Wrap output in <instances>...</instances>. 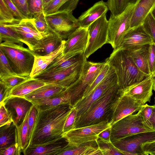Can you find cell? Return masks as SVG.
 <instances>
[{"label":"cell","mask_w":155,"mask_h":155,"mask_svg":"<svg viewBox=\"0 0 155 155\" xmlns=\"http://www.w3.org/2000/svg\"><path fill=\"white\" fill-rule=\"evenodd\" d=\"M72 107L59 105L43 110H38L28 145L41 143L62 137L66 121Z\"/></svg>","instance_id":"cell-1"},{"label":"cell","mask_w":155,"mask_h":155,"mask_svg":"<svg viewBox=\"0 0 155 155\" xmlns=\"http://www.w3.org/2000/svg\"><path fill=\"white\" fill-rule=\"evenodd\" d=\"M105 61L114 70L119 90L135 84L149 76L137 68L127 50H114Z\"/></svg>","instance_id":"cell-2"},{"label":"cell","mask_w":155,"mask_h":155,"mask_svg":"<svg viewBox=\"0 0 155 155\" xmlns=\"http://www.w3.org/2000/svg\"><path fill=\"white\" fill-rule=\"evenodd\" d=\"M117 83L93 103L88 110L75 120L74 128L108 121L112 104L120 95Z\"/></svg>","instance_id":"cell-3"},{"label":"cell","mask_w":155,"mask_h":155,"mask_svg":"<svg viewBox=\"0 0 155 155\" xmlns=\"http://www.w3.org/2000/svg\"><path fill=\"white\" fill-rule=\"evenodd\" d=\"M2 49L14 72L24 77L30 76L35 60L34 54L28 48L6 41L0 43Z\"/></svg>","instance_id":"cell-4"},{"label":"cell","mask_w":155,"mask_h":155,"mask_svg":"<svg viewBox=\"0 0 155 155\" xmlns=\"http://www.w3.org/2000/svg\"><path fill=\"white\" fill-rule=\"evenodd\" d=\"M135 3L129 4L120 14H110L108 20L109 28L106 43L110 44L114 50L118 48L123 38L130 29L132 17Z\"/></svg>","instance_id":"cell-5"},{"label":"cell","mask_w":155,"mask_h":155,"mask_svg":"<svg viewBox=\"0 0 155 155\" xmlns=\"http://www.w3.org/2000/svg\"><path fill=\"white\" fill-rule=\"evenodd\" d=\"M105 63V61L96 63L85 60L79 78L66 88L70 95L71 106L82 98L86 89L96 78Z\"/></svg>","instance_id":"cell-6"},{"label":"cell","mask_w":155,"mask_h":155,"mask_svg":"<svg viewBox=\"0 0 155 155\" xmlns=\"http://www.w3.org/2000/svg\"><path fill=\"white\" fill-rule=\"evenodd\" d=\"M85 59L68 68L57 71L42 72L34 77L46 83H53L66 88L76 81L81 73Z\"/></svg>","instance_id":"cell-7"},{"label":"cell","mask_w":155,"mask_h":155,"mask_svg":"<svg viewBox=\"0 0 155 155\" xmlns=\"http://www.w3.org/2000/svg\"><path fill=\"white\" fill-rule=\"evenodd\" d=\"M152 130L144 125L137 112L124 117L111 126L110 140L113 142L138 133Z\"/></svg>","instance_id":"cell-8"},{"label":"cell","mask_w":155,"mask_h":155,"mask_svg":"<svg viewBox=\"0 0 155 155\" xmlns=\"http://www.w3.org/2000/svg\"><path fill=\"white\" fill-rule=\"evenodd\" d=\"M110 127L107 121H104L97 124L74 128L64 133L62 137L65 139L68 144L77 146L96 141L101 132Z\"/></svg>","instance_id":"cell-9"},{"label":"cell","mask_w":155,"mask_h":155,"mask_svg":"<svg viewBox=\"0 0 155 155\" xmlns=\"http://www.w3.org/2000/svg\"><path fill=\"white\" fill-rule=\"evenodd\" d=\"M50 29L60 35L63 39L67 38L80 26L72 12L58 11L45 15Z\"/></svg>","instance_id":"cell-10"},{"label":"cell","mask_w":155,"mask_h":155,"mask_svg":"<svg viewBox=\"0 0 155 155\" xmlns=\"http://www.w3.org/2000/svg\"><path fill=\"white\" fill-rule=\"evenodd\" d=\"M108 20L106 14L93 22L88 27L89 39L84 53L87 58L106 43L108 31Z\"/></svg>","instance_id":"cell-11"},{"label":"cell","mask_w":155,"mask_h":155,"mask_svg":"<svg viewBox=\"0 0 155 155\" xmlns=\"http://www.w3.org/2000/svg\"><path fill=\"white\" fill-rule=\"evenodd\" d=\"M117 83L116 73L114 69L110 67L107 75L91 93L81 98L73 106L77 110L76 119L84 114L93 103Z\"/></svg>","instance_id":"cell-12"},{"label":"cell","mask_w":155,"mask_h":155,"mask_svg":"<svg viewBox=\"0 0 155 155\" xmlns=\"http://www.w3.org/2000/svg\"><path fill=\"white\" fill-rule=\"evenodd\" d=\"M155 141V130L138 133L112 142L124 155H144L141 149L143 143Z\"/></svg>","instance_id":"cell-13"},{"label":"cell","mask_w":155,"mask_h":155,"mask_svg":"<svg viewBox=\"0 0 155 155\" xmlns=\"http://www.w3.org/2000/svg\"><path fill=\"white\" fill-rule=\"evenodd\" d=\"M143 105L130 96L120 94L111 105L108 121L111 126L124 117L138 111Z\"/></svg>","instance_id":"cell-14"},{"label":"cell","mask_w":155,"mask_h":155,"mask_svg":"<svg viewBox=\"0 0 155 155\" xmlns=\"http://www.w3.org/2000/svg\"><path fill=\"white\" fill-rule=\"evenodd\" d=\"M2 104L4 105L16 127L21 123L33 105L24 97L12 96L7 97Z\"/></svg>","instance_id":"cell-15"},{"label":"cell","mask_w":155,"mask_h":155,"mask_svg":"<svg viewBox=\"0 0 155 155\" xmlns=\"http://www.w3.org/2000/svg\"><path fill=\"white\" fill-rule=\"evenodd\" d=\"M154 77L150 75L130 86L119 90V94L130 96L143 105L150 102L153 95Z\"/></svg>","instance_id":"cell-16"},{"label":"cell","mask_w":155,"mask_h":155,"mask_svg":"<svg viewBox=\"0 0 155 155\" xmlns=\"http://www.w3.org/2000/svg\"><path fill=\"white\" fill-rule=\"evenodd\" d=\"M88 39V27L79 26L65 40L63 53H84Z\"/></svg>","instance_id":"cell-17"},{"label":"cell","mask_w":155,"mask_h":155,"mask_svg":"<svg viewBox=\"0 0 155 155\" xmlns=\"http://www.w3.org/2000/svg\"><path fill=\"white\" fill-rule=\"evenodd\" d=\"M153 42L151 37L142 24L130 29L124 35L119 48L128 50Z\"/></svg>","instance_id":"cell-18"},{"label":"cell","mask_w":155,"mask_h":155,"mask_svg":"<svg viewBox=\"0 0 155 155\" xmlns=\"http://www.w3.org/2000/svg\"><path fill=\"white\" fill-rule=\"evenodd\" d=\"M68 143L62 137L45 143L28 145L22 152L24 155H57Z\"/></svg>","instance_id":"cell-19"},{"label":"cell","mask_w":155,"mask_h":155,"mask_svg":"<svg viewBox=\"0 0 155 155\" xmlns=\"http://www.w3.org/2000/svg\"><path fill=\"white\" fill-rule=\"evenodd\" d=\"M63 40L58 34L51 30L37 41L31 51L35 55H46L58 48Z\"/></svg>","instance_id":"cell-20"},{"label":"cell","mask_w":155,"mask_h":155,"mask_svg":"<svg viewBox=\"0 0 155 155\" xmlns=\"http://www.w3.org/2000/svg\"><path fill=\"white\" fill-rule=\"evenodd\" d=\"M86 58L84 53H63L57 57L42 72L64 69L81 62Z\"/></svg>","instance_id":"cell-21"},{"label":"cell","mask_w":155,"mask_h":155,"mask_svg":"<svg viewBox=\"0 0 155 155\" xmlns=\"http://www.w3.org/2000/svg\"><path fill=\"white\" fill-rule=\"evenodd\" d=\"M108 10L106 2L103 0L96 3L78 17V21L79 26L88 27L102 15L106 14Z\"/></svg>","instance_id":"cell-22"},{"label":"cell","mask_w":155,"mask_h":155,"mask_svg":"<svg viewBox=\"0 0 155 155\" xmlns=\"http://www.w3.org/2000/svg\"><path fill=\"white\" fill-rule=\"evenodd\" d=\"M155 7V0H137L132 17L130 29L143 24L148 15Z\"/></svg>","instance_id":"cell-23"},{"label":"cell","mask_w":155,"mask_h":155,"mask_svg":"<svg viewBox=\"0 0 155 155\" xmlns=\"http://www.w3.org/2000/svg\"><path fill=\"white\" fill-rule=\"evenodd\" d=\"M57 155H102L96 141L72 146L67 144Z\"/></svg>","instance_id":"cell-24"},{"label":"cell","mask_w":155,"mask_h":155,"mask_svg":"<svg viewBox=\"0 0 155 155\" xmlns=\"http://www.w3.org/2000/svg\"><path fill=\"white\" fill-rule=\"evenodd\" d=\"M65 40L55 50L48 54L39 56L34 55L35 60L32 71L30 75L34 77L43 71L58 56L63 53Z\"/></svg>","instance_id":"cell-25"},{"label":"cell","mask_w":155,"mask_h":155,"mask_svg":"<svg viewBox=\"0 0 155 155\" xmlns=\"http://www.w3.org/2000/svg\"><path fill=\"white\" fill-rule=\"evenodd\" d=\"M31 102L38 110H45L62 104L71 106L70 95L66 89L51 97Z\"/></svg>","instance_id":"cell-26"},{"label":"cell","mask_w":155,"mask_h":155,"mask_svg":"<svg viewBox=\"0 0 155 155\" xmlns=\"http://www.w3.org/2000/svg\"><path fill=\"white\" fill-rule=\"evenodd\" d=\"M64 89L55 84L47 83L25 95L24 97L30 101L42 100L56 96Z\"/></svg>","instance_id":"cell-27"},{"label":"cell","mask_w":155,"mask_h":155,"mask_svg":"<svg viewBox=\"0 0 155 155\" xmlns=\"http://www.w3.org/2000/svg\"><path fill=\"white\" fill-rule=\"evenodd\" d=\"M150 45L127 50L137 68L143 73L148 76L150 75L148 64Z\"/></svg>","instance_id":"cell-28"},{"label":"cell","mask_w":155,"mask_h":155,"mask_svg":"<svg viewBox=\"0 0 155 155\" xmlns=\"http://www.w3.org/2000/svg\"><path fill=\"white\" fill-rule=\"evenodd\" d=\"M46 84L37 78L30 76L26 80L11 89L8 97H24L25 95Z\"/></svg>","instance_id":"cell-29"},{"label":"cell","mask_w":155,"mask_h":155,"mask_svg":"<svg viewBox=\"0 0 155 155\" xmlns=\"http://www.w3.org/2000/svg\"><path fill=\"white\" fill-rule=\"evenodd\" d=\"M3 24L13 29L31 33L39 40L44 36L39 32L36 28L32 18L16 19L11 23Z\"/></svg>","instance_id":"cell-30"},{"label":"cell","mask_w":155,"mask_h":155,"mask_svg":"<svg viewBox=\"0 0 155 155\" xmlns=\"http://www.w3.org/2000/svg\"><path fill=\"white\" fill-rule=\"evenodd\" d=\"M16 126L12 122L0 127V150H3L15 143Z\"/></svg>","instance_id":"cell-31"},{"label":"cell","mask_w":155,"mask_h":155,"mask_svg":"<svg viewBox=\"0 0 155 155\" xmlns=\"http://www.w3.org/2000/svg\"><path fill=\"white\" fill-rule=\"evenodd\" d=\"M29 111L28 112L23 121L15 129V143L22 152L28 146V121Z\"/></svg>","instance_id":"cell-32"},{"label":"cell","mask_w":155,"mask_h":155,"mask_svg":"<svg viewBox=\"0 0 155 155\" xmlns=\"http://www.w3.org/2000/svg\"><path fill=\"white\" fill-rule=\"evenodd\" d=\"M0 43L8 41L22 45L24 44L15 31L2 23H0Z\"/></svg>","instance_id":"cell-33"},{"label":"cell","mask_w":155,"mask_h":155,"mask_svg":"<svg viewBox=\"0 0 155 155\" xmlns=\"http://www.w3.org/2000/svg\"><path fill=\"white\" fill-rule=\"evenodd\" d=\"M137 0H107L106 2L111 14L117 16L123 12L128 5L135 3Z\"/></svg>","instance_id":"cell-34"},{"label":"cell","mask_w":155,"mask_h":155,"mask_svg":"<svg viewBox=\"0 0 155 155\" xmlns=\"http://www.w3.org/2000/svg\"><path fill=\"white\" fill-rule=\"evenodd\" d=\"M102 155H122V153L113 145L98 138L96 141Z\"/></svg>","instance_id":"cell-35"},{"label":"cell","mask_w":155,"mask_h":155,"mask_svg":"<svg viewBox=\"0 0 155 155\" xmlns=\"http://www.w3.org/2000/svg\"><path fill=\"white\" fill-rule=\"evenodd\" d=\"M16 74L4 53L0 49V78Z\"/></svg>","instance_id":"cell-36"},{"label":"cell","mask_w":155,"mask_h":155,"mask_svg":"<svg viewBox=\"0 0 155 155\" xmlns=\"http://www.w3.org/2000/svg\"><path fill=\"white\" fill-rule=\"evenodd\" d=\"M35 25L39 32L44 36L47 34L51 31L47 22L45 15L42 12L32 18Z\"/></svg>","instance_id":"cell-37"},{"label":"cell","mask_w":155,"mask_h":155,"mask_svg":"<svg viewBox=\"0 0 155 155\" xmlns=\"http://www.w3.org/2000/svg\"><path fill=\"white\" fill-rule=\"evenodd\" d=\"M110 68V67L108 64L106 62L105 64L98 76L91 85L86 89L82 98L85 97L91 93L102 81L107 74Z\"/></svg>","instance_id":"cell-38"},{"label":"cell","mask_w":155,"mask_h":155,"mask_svg":"<svg viewBox=\"0 0 155 155\" xmlns=\"http://www.w3.org/2000/svg\"><path fill=\"white\" fill-rule=\"evenodd\" d=\"M17 19L3 0H0V23L8 24Z\"/></svg>","instance_id":"cell-39"},{"label":"cell","mask_w":155,"mask_h":155,"mask_svg":"<svg viewBox=\"0 0 155 155\" xmlns=\"http://www.w3.org/2000/svg\"><path fill=\"white\" fill-rule=\"evenodd\" d=\"M29 76L24 77L17 74L8 76L0 78V82L10 90L14 87L26 80Z\"/></svg>","instance_id":"cell-40"},{"label":"cell","mask_w":155,"mask_h":155,"mask_svg":"<svg viewBox=\"0 0 155 155\" xmlns=\"http://www.w3.org/2000/svg\"><path fill=\"white\" fill-rule=\"evenodd\" d=\"M27 2L32 18L43 12V0H27Z\"/></svg>","instance_id":"cell-41"},{"label":"cell","mask_w":155,"mask_h":155,"mask_svg":"<svg viewBox=\"0 0 155 155\" xmlns=\"http://www.w3.org/2000/svg\"><path fill=\"white\" fill-rule=\"evenodd\" d=\"M143 25L151 37L153 42L155 43V17L150 13L145 19Z\"/></svg>","instance_id":"cell-42"},{"label":"cell","mask_w":155,"mask_h":155,"mask_svg":"<svg viewBox=\"0 0 155 155\" xmlns=\"http://www.w3.org/2000/svg\"><path fill=\"white\" fill-rule=\"evenodd\" d=\"M38 113V110L37 108L35 106L33 105L29 111L28 121V139L29 143Z\"/></svg>","instance_id":"cell-43"},{"label":"cell","mask_w":155,"mask_h":155,"mask_svg":"<svg viewBox=\"0 0 155 155\" xmlns=\"http://www.w3.org/2000/svg\"><path fill=\"white\" fill-rule=\"evenodd\" d=\"M154 107V105L150 106L146 104L143 105L138 111V113L141 117L143 124L146 127L153 114Z\"/></svg>","instance_id":"cell-44"},{"label":"cell","mask_w":155,"mask_h":155,"mask_svg":"<svg viewBox=\"0 0 155 155\" xmlns=\"http://www.w3.org/2000/svg\"><path fill=\"white\" fill-rule=\"evenodd\" d=\"M148 67L150 75L154 77L155 75V43L150 45L148 58Z\"/></svg>","instance_id":"cell-45"},{"label":"cell","mask_w":155,"mask_h":155,"mask_svg":"<svg viewBox=\"0 0 155 155\" xmlns=\"http://www.w3.org/2000/svg\"><path fill=\"white\" fill-rule=\"evenodd\" d=\"M77 114V110L76 108L74 107L73 106L71 112L65 123L63 134L74 128V124Z\"/></svg>","instance_id":"cell-46"},{"label":"cell","mask_w":155,"mask_h":155,"mask_svg":"<svg viewBox=\"0 0 155 155\" xmlns=\"http://www.w3.org/2000/svg\"><path fill=\"white\" fill-rule=\"evenodd\" d=\"M62 0H52L43 7V12L45 15L56 12Z\"/></svg>","instance_id":"cell-47"},{"label":"cell","mask_w":155,"mask_h":155,"mask_svg":"<svg viewBox=\"0 0 155 155\" xmlns=\"http://www.w3.org/2000/svg\"><path fill=\"white\" fill-rule=\"evenodd\" d=\"M11 0L26 18H32L29 11L27 0Z\"/></svg>","instance_id":"cell-48"},{"label":"cell","mask_w":155,"mask_h":155,"mask_svg":"<svg viewBox=\"0 0 155 155\" xmlns=\"http://www.w3.org/2000/svg\"><path fill=\"white\" fill-rule=\"evenodd\" d=\"M11 117L3 104L0 105V127L12 122Z\"/></svg>","instance_id":"cell-49"},{"label":"cell","mask_w":155,"mask_h":155,"mask_svg":"<svg viewBox=\"0 0 155 155\" xmlns=\"http://www.w3.org/2000/svg\"><path fill=\"white\" fill-rule=\"evenodd\" d=\"M21 152L18 144L15 143L6 148L0 150V155H20Z\"/></svg>","instance_id":"cell-50"},{"label":"cell","mask_w":155,"mask_h":155,"mask_svg":"<svg viewBox=\"0 0 155 155\" xmlns=\"http://www.w3.org/2000/svg\"><path fill=\"white\" fill-rule=\"evenodd\" d=\"M7 6L15 15L18 19H22L26 18L18 10L11 0H3Z\"/></svg>","instance_id":"cell-51"},{"label":"cell","mask_w":155,"mask_h":155,"mask_svg":"<svg viewBox=\"0 0 155 155\" xmlns=\"http://www.w3.org/2000/svg\"><path fill=\"white\" fill-rule=\"evenodd\" d=\"M79 0H68L59 8L57 12L61 11L72 12L76 7Z\"/></svg>","instance_id":"cell-52"},{"label":"cell","mask_w":155,"mask_h":155,"mask_svg":"<svg viewBox=\"0 0 155 155\" xmlns=\"http://www.w3.org/2000/svg\"><path fill=\"white\" fill-rule=\"evenodd\" d=\"M141 149L144 155H155V141L143 144Z\"/></svg>","instance_id":"cell-53"},{"label":"cell","mask_w":155,"mask_h":155,"mask_svg":"<svg viewBox=\"0 0 155 155\" xmlns=\"http://www.w3.org/2000/svg\"><path fill=\"white\" fill-rule=\"evenodd\" d=\"M111 127L101 132L98 135V138L105 141L110 142Z\"/></svg>","instance_id":"cell-54"},{"label":"cell","mask_w":155,"mask_h":155,"mask_svg":"<svg viewBox=\"0 0 155 155\" xmlns=\"http://www.w3.org/2000/svg\"><path fill=\"white\" fill-rule=\"evenodd\" d=\"M10 90L0 82V104H2L8 97Z\"/></svg>","instance_id":"cell-55"},{"label":"cell","mask_w":155,"mask_h":155,"mask_svg":"<svg viewBox=\"0 0 155 155\" xmlns=\"http://www.w3.org/2000/svg\"><path fill=\"white\" fill-rule=\"evenodd\" d=\"M146 127L150 129L155 130V106H154L153 114L148 122Z\"/></svg>","instance_id":"cell-56"},{"label":"cell","mask_w":155,"mask_h":155,"mask_svg":"<svg viewBox=\"0 0 155 155\" xmlns=\"http://www.w3.org/2000/svg\"><path fill=\"white\" fill-rule=\"evenodd\" d=\"M52 0H43V7Z\"/></svg>","instance_id":"cell-57"},{"label":"cell","mask_w":155,"mask_h":155,"mask_svg":"<svg viewBox=\"0 0 155 155\" xmlns=\"http://www.w3.org/2000/svg\"><path fill=\"white\" fill-rule=\"evenodd\" d=\"M68 0H62L59 8L62 5L64 4L65 2H66Z\"/></svg>","instance_id":"cell-58"},{"label":"cell","mask_w":155,"mask_h":155,"mask_svg":"<svg viewBox=\"0 0 155 155\" xmlns=\"http://www.w3.org/2000/svg\"><path fill=\"white\" fill-rule=\"evenodd\" d=\"M152 14L154 15V16L155 17V7L153 9V10L152 12Z\"/></svg>","instance_id":"cell-59"},{"label":"cell","mask_w":155,"mask_h":155,"mask_svg":"<svg viewBox=\"0 0 155 155\" xmlns=\"http://www.w3.org/2000/svg\"><path fill=\"white\" fill-rule=\"evenodd\" d=\"M153 89L155 91V78H154L153 86Z\"/></svg>","instance_id":"cell-60"},{"label":"cell","mask_w":155,"mask_h":155,"mask_svg":"<svg viewBox=\"0 0 155 155\" xmlns=\"http://www.w3.org/2000/svg\"><path fill=\"white\" fill-rule=\"evenodd\" d=\"M154 99H155V104H154V106H155V98H154Z\"/></svg>","instance_id":"cell-61"},{"label":"cell","mask_w":155,"mask_h":155,"mask_svg":"<svg viewBox=\"0 0 155 155\" xmlns=\"http://www.w3.org/2000/svg\"><path fill=\"white\" fill-rule=\"evenodd\" d=\"M154 78H155V76H154Z\"/></svg>","instance_id":"cell-62"}]
</instances>
